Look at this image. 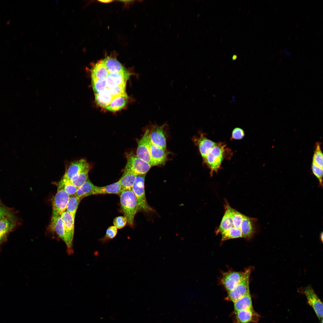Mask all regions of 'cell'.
<instances>
[{
	"instance_id": "obj_5",
	"label": "cell",
	"mask_w": 323,
	"mask_h": 323,
	"mask_svg": "<svg viewBox=\"0 0 323 323\" xmlns=\"http://www.w3.org/2000/svg\"><path fill=\"white\" fill-rule=\"evenodd\" d=\"M251 270L248 269L244 278L231 290L228 292L226 299L234 302L249 293V277Z\"/></svg>"
},
{
	"instance_id": "obj_47",
	"label": "cell",
	"mask_w": 323,
	"mask_h": 323,
	"mask_svg": "<svg viewBox=\"0 0 323 323\" xmlns=\"http://www.w3.org/2000/svg\"><path fill=\"white\" fill-rule=\"evenodd\" d=\"M278 7H277V8H276V9H275V11H276V10H277V9H278Z\"/></svg>"
},
{
	"instance_id": "obj_12",
	"label": "cell",
	"mask_w": 323,
	"mask_h": 323,
	"mask_svg": "<svg viewBox=\"0 0 323 323\" xmlns=\"http://www.w3.org/2000/svg\"><path fill=\"white\" fill-rule=\"evenodd\" d=\"M16 223V219L13 213L0 219V246L15 227Z\"/></svg>"
},
{
	"instance_id": "obj_2",
	"label": "cell",
	"mask_w": 323,
	"mask_h": 323,
	"mask_svg": "<svg viewBox=\"0 0 323 323\" xmlns=\"http://www.w3.org/2000/svg\"><path fill=\"white\" fill-rule=\"evenodd\" d=\"M120 204L124 216L130 226H134V219L138 212L137 199L135 195L131 189L123 190L120 194Z\"/></svg>"
},
{
	"instance_id": "obj_11",
	"label": "cell",
	"mask_w": 323,
	"mask_h": 323,
	"mask_svg": "<svg viewBox=\"0 0 323 323\" xmlns=\"http://www.w3.org/2000/svg\"><path fill=\"white\" fill-rule=\"evenodd\" d=\"M166 125L165 124L161 126L153 125L151 131L149 130V132L151 143L164 150H166V139L164 132V128Z\"/></svg>"
},
{
	"instance_id": "obj_45",
	"label": "cell",
	"mask_w": 323,
	"mask_h": 323,
	"mask_svg": "<svg viewBox=\"0 0 323 323\" xmlns=\"http://www.w3.org/2000/svg\"><path fill=\"white\" fill-rule=\"evenodd\" d=\"M320 321H321V323H323V319H321L320 320Z\"/></svg>"
},
{
	"instance_id": "obj_46",
	"label": "cell",
	"mask_w": 323,
	"mask_h": 323,
	"mask_svg": "<svg viewBox=\"0 0 323 323\" xmlns=\"http://www.w3.org/2000/svg\"><path fill=\"white\" fill-rule=\"evenodd\" d=\"M309 17H310V16H307V19H308V18H309Z\"/></svg>"
},
{
	"instance_id": "obj_29",
	"label": "cell",
	"mask_w": 323,
	"mask_h": 323,
	"mask_svg": "<svg viewBox=\"0 0 323 323\" xmlns=\"http://www.w3.org/2000/svg\"><path fill=\"white\" fill-rule=\"evenodd\" d=\"M81 200L75 195L70 196L66 211L70 214L74 220L77 210Z\"/></svg>"
},
{
	"instance_id": "obj_36",
	"label": "cell",
	"mask_w": 323,
	"mask_h": 323,
	"mask_svg": "<svg viewBox=\"0 0 323 323\" xmlns=\"http://www.w3.org/2000/svg\"><path fill=\"white\" fill-rule=\"evenodd\" d=\"M311 169L314 175L319 180L320 187H323V168L313 161Z\"/></svg>"
},
{
	"instance_id": "obj_16",
	"label": "cell",
	"mask_w": 323,
	"mask_h": 323,
	"mask_svg": "<svg viewBox=\"0 0 323 323\" xmlns=\"http://www.w3.org/2000/svg\"><path fill=\"white\" fill-rule=\"evenodd\" d=\"M150 151L152 166L163 164L167 160L165 150L150 142Z\"/></svg>"
},
{
	"instance_id": "obj_43",
	"label": "cell",
	"mask_w": 323,
	"mask_h": 323,
	"mask_svg": "<svg viewBox=\"0 0 323 323\" xmlns=\"http://www.w3.org/2000/svg\"><path fill=\"white\" fill-rule=\"evenodd\" d=\"M282 48H281V49L280 50V54H282Z\"/></svg>"
},
{
	"instance_id": "obj_17",
	"label": "cell",
	"mask_w": 323,
	"mask_h": 323,
	"mask_svg": "<svg viewBox=\"0 0 323 323\" xmlns=\"http://www.w3.org/2000/svg\"><path fill=\"white\" fill-rule=\"evenodd\" d=\"M50 228L53 232H55L66 243V234L61 215H52Z\"/></svg>"
},
{
	"instance_id": "obj_9",
	"label": "cell",
	"mask_w": 323,
	"mask_h": 323,
	"mask_svg": "<svg viewBox=\"0 0 323 323\" xmlns=\"http://www.w3.org/2000/svg\"><path fill=\"white\" fill-rule=\"evenodd\" d=\"M308 304L314 310L316 316L320 320L323 319V303L311 286H308L303 290Z\"/></svg>"
},
{
	"instance_id": "obj_7",
	"label": "cell",
	"mask_w": 323,
	"mask_h": 323,
	"mask_svg": "<svg viewBox=\"0 0 323 323\" xmlns=\"http://www.w3.org/2000/svg\"><path fill=\"white\" fill-rule=\"evenodd\" d=\"M149 129H147L142 137L138 141L136 156L149 163L152 166L150 151V141L149 137Z\"/></svg>"
},
{
	"instance_id": "obj_1",
	"label": "cell",
	"mask_w": 323,
	"mask_h": 323,
	"mask_svg": "<svg viewBox=\"0 0 323 323\" xmlns=\"http://www.w3.org/2000/svg\"><path fill=\"white\" fill-rule=\"evenodd\" d=\"M232 153L226 144L224 143L219 142L209 151L204 161L210 170V175H213L220 168L223 161L226 159L229 158Z\"/></svg>"
},
{
	"instance_id": "obj_10",
	"label": "cell",
	"mask_w": 323,
	"mask_h": 323,
	"mask_svg": "<svg viewBox=\"0 0 323 323\" xmlns=\"http://www.w3.org/2000/svg\"><path fill=\"white\" fill-rule=\"evenodd\" d=\"M89 164L84 159L70 162L65 167L62 179L70 181L74 176L85 170H90Z\"/></svg>"
},
{
	"instance_id": "obj_20",
	"label": "cell",
	"mask_w": 323,
	"mask_h": 323,
	"mask_svg": "<svg viewBox=\"0 0 323 323\" xmlns=\"http://www.w3.org/2000/svg\"><path fill=\"white\" fill-rule=\"evenodd\" d=\"M232 209L228 205H226L225 214L216 232L217 234H222L232 227L233 225Z\"/></svg>"
},
{
	"instance_id": "obj_4",
	"label": "cell",
	"mask_w": 323,
	"mask_h": 323,
	"mask_svg": "<svg viewBox=\"0 0 323 323\" xmlns=\"http://www.w3.org/2000/svg\"><path fill=\"white\" fill-rule=\"evenodd\" d=\"M151 166L148 163L137 157L132 153L127 158V161L124 172H130L136 175H143L149 171Z\"/></svg>"
},
{
	"instance_id": "obj_41",
	"label": "cell",
	"mask_w": 323,
	"mask_h": 323,
	"mask_svg": "<svg viewBox=\"0 0 323 323\" xmlns=\"http://www.w3.org/2000/svg\"><path fill=\"white\" fill-rule=\"evenodd\" d=\"M98 1L100 2H101L105 3H109V2H110L113 1L111 0H99Z\"/></svg>"
},
{
	"instance_id": "obj_48",
	"label": "cell",
	"mask_w": 323,
	"mask_h": 323,
	"mask_svg": "<svg viewBox=\"0 0 323 323\" xmlns=\"http://www.w3.org/2000/svg\"><path fill=\"white\" fill-rule=\"evenodd\" d=\"M321 33H322V32H320V33H319V35H320V34H321Z\"/></svg>"
},
{
	"instance_id": "obj_34",
	"label": "cell",
	"mask_w": 323,
	"mask_h": 323,
	"mask_svg": "<svg viewBox=\"0 0 323 323\" xmlns=\"http://www.w3.org/2000/svg\"><path fill=\"white\" fill-rule=\"evenodd\" d=\"M323 153L321 150V144L317 142L316 144V148L313 157V162L323 168Z\"/></svg>"
},
{
	"instance_id": "obj_25",
	"label": "cell",
	"mask_w": 323,
	"mask_h": 323,
	"mask_svg": "<svg viewBox=\"0 0 323 323\" xmlns=\"http://www.w3.org/2000/svg\"><path fill=\"white\" fill-rule=\"evenodd\" d=\"M91 78L98 79H105L109 73L104 65L102 60L96 63L91 70Z\"/></svg>"
},
{
	"instance_id": "obj_13",
	"label": "cell",
	"mask_w": 323,
	"mask_h": 323,
	"mask_svg": "<svg viewBox=\"0 0 323 323\" xmlns=\"http://www.w3.org/2000/svg\"><path fill=\"white\" fill-rule=\"evenodd\" d=\"M247 269L244 272L230 271L224 274L221 282L228 292L233 288L244 278Z\"/></svg>"
},
{
	"instance_id": "obj_33",
	"label": "cell",
	"mask_w": 323,
	"mask_h": 323,
	"mask_svg": "<svg viewBox=\"0 0 323 323\" xmlns=\"http://www.w3.org/2000/svg\"><path fill=\"white\" fill-rule=\"evenodd\" d=\"M93 89L95 94H98L103 91L106 88L105 79H98L91 78Z\"/></svg>"
},
{
	"instance_id": "obj_27",
	"label": "cell",
	"mask_w": 323,
	"mask_h": 323,
	"mask_svg": "<svg viewBox=\"0 0 323 323\" xmlns=\"http://www.w3.org/2000/svg\"><path fill=\"white\" fill-rule=\"evenodd\" d=\"M137 175L130 172H124L118 181L123 190L131 189L135 182Z\"/></svg>"
},
{
	"instance_id": "obj_31",
	"label": "cell",
	"mask_w": 323,
	"mask_h": 323,
	"mask_svg": "<svg viewBox=\"0 0 323 323\" xmlns=\"http://www.w3.org/2000/svg\"><path fill=\"white\" fill-rule=\"evenodd\" d=\"M89 170L83 171L73 177L70 180L71 182L78 188L80 187L88 179V173Z\"/></svg>"
},
{
	"instance_id": "obj_24",
	"label": "cell",
	"mask_w": 323,
	"mask_h": 323,
	"mask_svg": "<svg viewBox=\"0 0 323 323\" xmlns=\"http://www.w3.org/2000/svg\"><path fill=\"white\" fill-rule=\"evenodd\" d=\"M234 312L253 308L251 296L249 293L234 302Z\"/></svg>"
},
{
	"instance_id": "obj_6",
	"label": "cell",
	"mask_w": 323,
	"mask_h": 323,
	"mask_svg": "<svg viewBox=\"0 0 323 323\" xmlns=\"http://www.w3.org/2000/svg\"><path fill=\"white\" fill-rule=\"evenodd\" d=\"M63 220L66 237L65 243L67 252L70 255L74 253L73 248V240L74 233V219L67 211L64 212L61 215Z\"/></svg>"
},
{
	"instance_id": "obj_42",
	"label": "cell",
	"mask_w": 323,
	"mask_h": 323,
	"mask_svg": "<svg viewBox=\"0 0 323 323\" xmlns=\"http://www.w3.org/2000/svg\"><path fill=\"white\" fill-rule=\"evenodd\" d=\"M236 57H237V56L236 55H235L234 56H233V58H232L233 59V60H235L237 58Z\"/></svg>"
},
{
	"instance_id": "obj_44",
	"label": "cell",
	"mask_w": 323,
	"mask_h": 323,
	"mask_svg": "<svg viewBox=\"0 0 323 323\" xmlns=\"http://www.w3.org/2000/svg\"><path fill=\"white\" fill-rule=\"evenodd\" d=\"M299 22H298V23L296 25V27H298V26L299 25Z\"/></svg>"
},
{
	"instance_id": "obj_14",
	"label": "cell",
	"mask_w": 323,
	"mask_h": 323,
	"mask_svg": "<svg viewBox=\"0 0 323 323\" xmlns=\"http://www.w3.org/2000/svg\"><path fill=\"white\" fill-rule=\"evenodd\" d=\"M234 323H252L257 322L259 316L253 308L234 312Z\"/></svg>"
},
{
	"instance_id": "obj_38",
	"label": "cell",
	"mask_w": 323,
	"mask_h": 323,
	"mask_svg": "<svg viewBox=\"0 0 323 323\" xmlns=\"http://www.w3.org/2000/svg\"><path fill=\"white\" fill-rule=\"evenodd\" d=\"M127 223V219L124 216L117 217L114 219L113 221L114 226L118 229L123 228Z\"/></svg>"
},
{
	"instance_id": "obj_30",
	"label": "cell",
	"mask_w": 323,
	"mask_h": 323,
	"mask_svg": "<svg viewBox=\"0 0 323 323\" xmlns=\"http://www.w3.org/2000/svg\"><path fill=\"white\" fill-rule=\"evenodd\" d=\"M57 188L63 189L70 196L74 195L78 189L70 181L62 178L57 184Z\"/></svg>"
},
{
	"instance_id": "obj_40",
	"label": "cell",
	"mask_w": 323,
	"mask_h": 323,
	"mask_svg": "<svg viewBox=\"0 0 323 323\" xmlns=\"http://www.w3.org/2000/svg\"><path fill=\"white\" fill-rule=\"evenodd\" d=\"M12 213V211L0 201V219Z\"/></svg>"
},
{
	"instance_id": "obj_19",
	"label": "cell",
	"mask_w": 323,
	"mask_h": 323,
	"mask_svg": "<svg viewBox=\"0 0 323 323\" xmlns=\"http://www.w3.org/2000/svg\"><path fill=\"white\" fill-rule=\"evenodd\" d=\"M121 184L118 181L106 186H96L91 195L104 194H120L123 190Z\"/></svg>"
},
{
	"instance_id": "obj_49",
	"label": "cell",
	"mask_w": 323,
	"mask_h": 323,
	"mask_svg": "<svg viewBox=\"0 0 323 323\" xmlns=\"http://www.w3.org/2000/svg\"><path fill=\"white\" fill-rule=\"evenodd\" d=\"M291 36H290V37H289V39H290V38H291Z\"/></svg>"
},
{
	"instance_id": "obj_15",
	"label": "cell",
	"mask_w": 323,
	"mask_h": 323,
	"mask_svg": "<svg viewBox=\"0 0 323 323\" xmlns=\"http://www.w3.org/2000/svg\"><path fill=\"white\" fill-rule=\"evenodd\" d=\"M130 74L127 70L118 73H109L106 79V88L108 89L116 86L126 85Z\"/></svg>"
},
{
	"instance_id": "obj_18",
	"label": "cell",
	"mask_w": 323,
	"mask_h": 323,
	"mask_svg": "<svg viewBox=\"0 0 323 323\" xmlns=\"http://www.w3.org/2000/svg\"><path fill=\"white\" fill-rule=\"evenodd\" d=\"M256 219L251 218L244 215L241 224V231L243 237L251 238L255 230V223Z\"/></svg>"
},
{
	"instance_id": "obj_22",
	"label": "cell",
	"mask_w": 323,
	"mask_h": 323,
	"mask_svg": "<svg viewBox=\"0 0 323 323\" xmlns=\"http://www.w3.org/2000/svg\"><path fill=\"white\" fill-rule=\"evenodd\" d=\"M196 141L200 152L203 159L205 158L209 150L217 143L208 138L203 134L197 139Z\"/></svg>"
},
{
	"instance_id": "obj_28",
	"label": "cell",
	"mask_w": 323,
	"mask_h": 323,
	"mask_svg": "<svg viewBox=\"0 0 323 323\" xmlns=\"http://www.w3.org/2000/svg\"><path fill=\"white\" fill-rule=\"evenodd\" d=\"M95 97L97 103L104 108L108 106L114 98L109 93L106 88L103 92L95 95Z\"/></svg>"
},
{
	"instance_id": "obj_32",
	"label": "cell",
	"mask_w": 323,
	"mask_h": 323,
	"mask_svg": "<svg viewBox=\"0 0 323 323\" xmlns=\"http://www.w3.org/2000/svg\"><path fill=\"white\" fill-rule=\"evenodd\" d=\"M221 234L223 241L231 239L243 237L241 230L234 227L231 228Z\"/></svg>"
},
{
	"instance_id": "obj_3",
	"label": "cell",
	"mask_w": 323,
	"mask_h": 323,
	"mask_svg": "<svg viewBox=\"0 0 323 323\" xmlns=\"http://www.w3.org/2000/svg\"><path fill=\"white\" fill-rule=\"evenodd\" d=\"M146 174L137 175L132 190L136 197L138 204V211L149 212L153 209L148 204L144 189V182Z\"/></svg>"
},
{
	"instance_id": "obj_51",
	"label": "cell",
	"mask_w": 323,
	"mask_h": 323,
	"mask_svg": "<svg viewBox=\"0 0 323 323\" xmlns=\"http://www.w3.org/2000/svg\"><path fill=\"white\" fill-rule=\"evenodd\" d=\"M299 50H300V49H298V51H297V52H298V51H299Z\"/></svg>"
},
{
	"instance_id": "obj_50",
	"label": "cell",
	"mask_w": 323,
	"mask_h": 323,
	"mask_svg": "<svg viewBox=\"0 0 323 323\" xmlns=\"http://www.w3.org/2000/svg\"><path fill=\"white\" fill-rule=\"evenodd\" d=\"M304 29H305V28H303V30H302V31H303V30Z\"/></svg>"
},
{
	"instance_id": "obj_35",
	"label": "cell",
	"mask_w": 323,
	"mask_h": 323,
	"mask_svg": "<svg viewBox=\"0 0 323 323\" xmlns=\"http://www.w3.org/2000/svg\"><path fill=\"white\" fill-rule=\"evenodd\" d=\"M118 233L117 228L114 226L109 227L106 230L105 236L100 240L102 243H105L112 240L116 236Z\"/></svg>"
},
{
	"instance_id": "obj_21",
	"label": "cell",
	"mask_w": 323,
	"mask_h": 323,
	"mask_svg": "<svg viewBox=\"0 0 323 323\" xmlns=\"http://www.w3.org/2000/svg\"><path fill=\"white\" fill-rule=\"evenodd\" d=\"M102 60L109 73H118L127 70L118 61L114 58L108 56Z\"/></svg>"
},
{
	"instance_id": "obj_37",
	"label": "cell",
	"mask_w": 323,
	"mask_h": 323,
	"mask_svg": "<svg viewBox=\"0 0 323 323\" xmlns=\"http://www.w3.org/2000/svg\"><path fill=\"white\" fill-rule=\"evenodd\" d=\"M106 88L109 93L114 98L120 96L126 92V85L118 86L109 89Z\"/></svg>"
},
{
	"instance_id": "obj_8",
	"label": "cell",
	"mask_w": 323,
	"mask_h": 323,
	"mask_svg": "<svg viewBox=\"0 0 323 323\" xmlns=\"http://www.w3.org/2000/svg\"><path fill=\"white\" fill-rule=\"evenodd\" d=\"M70 196L63 189L57 188L52 203V215H61L66 211Z\"/></svg>"
},
{
	"instance_id": "obj_52",
	"label": "cell",
	"mask_w": 323,
	"mask_h": 323,
	"mask_svg": "<svg viewBox=\"0 0 323 323\" xmlns=\"http://www.w3.org/2000/svg\"><path fill=\"white\" fill-rule=\"evenodd\" d=\"M276 44L275 45V46H274V47H275V46H276Z\"/></svg>"
},
{
	"instance_id": "obj_26",
	"label": "cell",
	"mask_w": 323,
	"mask_h": 323,
	"mask_svg": "<svg viewBox=\"0 0 323 323\" xmlns=\"http://www.w3.org/2000/svg\"><path fill=\"white\" fill-rule=\"evenodd\" d=\"M96 186L88 179L83 184L78 188L74 195L81 200L85 197L91 195Z\"/></svg>"
},
{
	"instance_id": "obj_23",
	"label": "cell",
	"mask_w": 323,
	"mask_h": 323,
	"mask_svg": "<svg viewBox=\"0 0 323 323\" xmlns=\"http://www.w3.org/2000/svg\"><path fill=\"white\" fill-rule=\"evenodd\" d=\"M128 97L126 92L121 95L114 98L110 103L105 108L106 110L112 112L120 110L126 105Z\"/></svg>"
},
{
	"instance_id": "obj_39",
	"label": "cell",
	"mask_w": 323,
	"mask_h": 323,
	"mask_svg": "<svg viewBox=\"0 0 323 323\" xmlns=\"http://www.w3.org/2000/svg\"><path fill=\"white\" fill-rule=\"evenodd\" d=\"M244 135V131L240 128L236 127L232 131L231 138L235 140H240L242 139Z\"/></svg>"
}]
</instances>
